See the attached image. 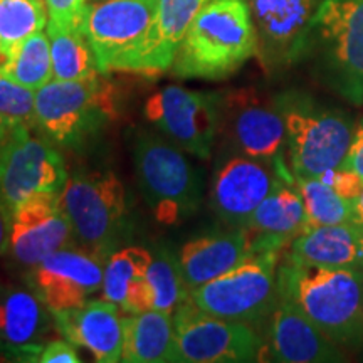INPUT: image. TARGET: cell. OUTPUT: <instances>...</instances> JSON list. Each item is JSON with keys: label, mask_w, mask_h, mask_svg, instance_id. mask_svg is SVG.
I'll return each instance as SVG.
<instances>
[{"label": "cell", "mask_w": 363, "mask_h": 363, "mask_svg": "<svg viewBox=\"0 0 363 363\" xmlns=\"http://www.w3.org/2000/svg\"><path fill=\"white\" fill-rule=\"evenodd\" d=\"M278 289L338 347H363V267L284 259L278 267Z\"/></svg>", "instance_id": "obj_1"}, {"label": "cell", "mask_w": 363, "mask_h": 363, "mask_svg": "<svg viewBox=\"0 0 363 363\" xmlns=\"http://www.w3.org/2000/svg\"><path fill=\"white\" fill-rule=\"evenodd\" d=\"M256 54L257 33L247 0H211L190 24L170 69L177 78L219 81Z\"/></svg>", "instance_id": "obj_2"}, {"label": "cell", "mask_w": 363, "mask_h": 363, "mask_svg": "<svg viewBox=\"0 0 363 363\" xmlns=\"http://www.w3.org/2000/svg\"><path fill=\"white\" fill-rule=\"evenodd\" d=\"M104 74L76 81L52 79L35 91V130L62 148H81L118 115L116 88Z\"/></svg>", "instance_id": "obj_3"}, {"label": "cell", "mask_w": 363, "mask_h": 363, "mask_svg": "<svg viewBox=\"0 0 363 363\" xmlns=\"http://www.w3.org/2000/svg\"><path fill=\"white\" fill-rule=\"evenodd\" d=\"M306 54H315L318 74L331 91L363 104V0H321Z\"/></svg>", "instance_id": "obj_4"}, {"label": "cell", "mask_w": 363, "mask_h": 363, "mask_svg": "<svg viewBox=\"0 0 363 363\" xmlns=\"http://www.w3.org/2000/svg\"><path fill=\"white\" fill-rule=\"evenodd\" d=\"M61 203L76 246L108 259L128 238L126 192L113 172H83L69 177L61 192Z\"/></svg>", "instance_id": "obj_5"}, {"label": "cell", "mask_w": 363, "mask_h": 363, "mask_svg": "<svg viewBox=\"0 0 363 363\" xmlns=\"http://www.w3.org/2000/svg\"><path fill=\"white\" fill-rule=\"evenodd\" d=\"M133 160L140 189L157 222L179 225L199 211L201 175L180 147L143 131L135 140Z\"/></svg>", "instance_id": "obj_6"}, {"label": "cell", "mask_w": 363, "mask_h": 363, "mask_svg": "<svg viewBox=\"0 0 363 363\" xmlns=\"http://www.w3.org/2000/svg\"><path fill=\"white\" fill-rule=\"evenodd\" d=\"M279 104L294 175L320 177L340 169L355 133L350 118L298 93L279 96Z\"/></svg>", "instance_id": "obj_7"}, {"label": "cell", "mask_w": 363, "mask_h": 363, "mask_svg": "<svg viewBox=\"0 0 363 363\" xmlns=\"http://www.w3.org/2000/svg\"><path fill=\"white\" fill-rule=\"evenodd\" d=\"M279 251H262L219 278L192 289L189 299L208 315L222 320L257 323L271 316L279 299Z\"/></svg>", "instance_id": "obj_8"}, {"label": "cell", "mask_w": 363, "mask_h": 363, "mask_svg": "<svg viewBox=\"0 0 363 363\" xmlns=\"http://www.w3.org/2000/svg\"><path fill=\"white\" fill-rule=\"evenodd\" d=\"M67 179L61 152L34 130L16 125L0 143V203L9 214L38 194H61Z\"/></svg>", "instance_id": "obj_9"}, {"label": "cell", "mask_w": 363, "mask_h": 363, "mask_svg": "<svg viewBox=\"0 0 363 363\" xmlns=\"http://www.w3.org/2000/svg\"><path fill=\"white\" fill-rule=\"evenodd\" d=\"M172 315L180 362L249 363L262 360L266 345L251 325L208 315L189 298Z\"/></svg>", "instance_id": "obj_10"}, {"label": "cell", "mask_w": 363, "mask_h": 363, "mask_svg": "<svg viewBox=\"0 0 363 363\" xmlns=\"http://www.w3.org/2000/svg\"><path fill=\"white\" fill-rule=\"evenodd\" d=\"M219 135L238 155L281 160L286 125L279 98H267L251 88L220 93Z\"/></svg>", "instance_id": "obj_11"}, {"label": "cell", "mask_w": 363, "mask_h": 363, "mask_svg": "<svg viewBox=\"0 0 363 363\" xmlns=\"http://www.w3.org/2000/svg\"><path fill=\"white\" fill-rule=\"evenodd\" d=\"M220 93L167 86L145 103V116L184 152L207 160L219 135Z\"/></svg>", "instance_id": "obj_12"}, {"label": "cell", "mask_w": 363, "mask_h": 363, "mask_svg": "<svg viewBox=\"0 0 363 363\" xmlns=\"http://www.w3.org/2000/svg\"><path fill=\"white\" fill-rule=\"evenodd\" d=\"M160 0H103L88 2L81 27L88 35L101 74L120 71L152 26Z\"/></svg>", "instance_id": "obj_13"}, {"label": "cell", "mask_w": 363, "mask_h": 363, "mask_svg": "<svg viewBox=\"0 0 363 363\" xmlns=\"http://www.w3.org/2000/svg\"><path fill=\"white\" fill-rule=\"evenodd\" d=\"M104 262L83 247L67 246L30 267L26 283L51 311L71 310L101 291Z\"/></svg>", "instance_id": "obj_14"}, {"label": "cell", "mask_w": 363, "mask_h": 363, "mask_svg": "<svg viewBox=\"0 0 363 363\" xmlns=\"http://www.w3.org/2000/svg\"><path fill=\"white\" fill-rule=\"evenodd\" d=\"M283 162L246 155L227 157L217 167L211 189V207L225 225L246 227L256 208L278 182Z\"/></svg>", "instance_id": "obj_15"}, {"label": "cell", "mask_w": 363, "mask_h": 363, "mask_svg": "<svg viewBox=\"0 0 363 363\" xmlns=\"http://www.w3.org/2000/svg\"><path fill=\"white\" fill-rule=\"evenodd\" d=\"M74 233L61 203V194H38L11 214L7 254L29 271L59 249L72 246Z\"/></svg>", "instance_id": "obj_16"}, {"label": "cell", "mask_w": 363, "mask_h": 363, "mask_svg": "<svg viewBox=\"0 0 363 363\" xmlns=\"http://www.w3.org/2000/svg\"><path fill=\"white\" fill-rule=\"evenodd\" d=\"M321 0H249L257 54L267 69H283L306 56L308 33Z\"/></svg>", "instance_id": "obj_17"}, {"label": "cell", "mask_w": 363, "mask_h": 363, "mask_svg": "<svg viewBox=\"0 0 363 363\" xmlns=\"http://www.w3.org/2000/svg\"><path fill=\"white\" fill-rule=\"evenodd\" d=\"M52 328V311L29 284L0 283V347L6 360L38 362Z\"/></svg>", "instance_id": "obj_18"}, {"label": "cell", "mask_w": 363, "mask_h": 363, "mask_svg": "<svg viewBox=\"0 0 363 363\" xmlns=\"http://www.w3.org/2000/svg\"><path fill=\"white\" fill-rule=\"evenodd\" d=\"M211 0H160L152 26L120 71L158 74L169 71L197 13Z\"/></svg>", "instance_id": "obj_19"}, {"label": "cell", "mask_w": 363, "mask_h": 363, "mask_svg": "<svg viewBox=\"0 0 363 363\" xmlns=\"http://www.w3.org/2000/svg\"><path fill=\"white\" fill-rule=\"evenodd\" d=\"M269 318L267 348L274 362L333 363L345 360L342 347L331 342L289 299L279 296Z\"/></svg>", "instance_id": "obj_20"}, {"label": "cell", "mask_w": 363, "mask_h": 363, "mask_svg": "<svg viewBox=\"0 0 363 363\" xmlns=\"http://www.w3.org/2000/svg\"><path fill=\"white\" fill-rule=\"evenodd\" d=\"M56 330L74 347L86 348L99 363L121 362L123 318L108 299H88L71 310L52 311Z\"/></svg>", "instance_id": "obj_21"}, {"label": "cell", "mask_w": 363, "mask_h": 363, "mask_svg": "<svg viewBox=\"0 0 363 363\" xmlns=\"http://www.w3.org/2000/svg\"><path fill=\"white\" fill-rule=\"evenodd\" d=\"M244 229L254 244V251H279L288 247L308 229V219L296 182L284 167L269 195L256 208Z\"/></svg>", "instance_id": "obj_22"}, {"label": "cell", "mask_w": 363, "mask_h": 363, "mask_svg": "<svg viewBox=\"0 0 363 363\" xmlns=\"http://www.w3.org/2000/svg\"><path fill=\"white\" fill-rule=\"evenodd\" d=\"M252 254H256L254 244L244 227H230L227 233L190 240L179 252L189 293L239 266Z\"/></svg>", "instance_id": "obj_23"}, {"label": "cell", "mask_w": 363, "mask_h": 363, "mask_svg": "<svg viewBox=\"0 0 363 363\" xmlns=\"http://www.w3.org/2000/svg\"><path fill=\"white\" fill-rule=\"evenodd\" d=\"M362 222L308 227L288 246L286 259L321 267H362Z\"/></svg>", "instance_id": "obj_24"}, {"label": "cell", "mask_w": 363, "mask_h": 363, "mask_svg": "<svg viewBox=\"0 0 363 363\" xmlns=\"http://www.w3.org/2000/svg\"><path fill=\"white\" fill-rule=\"evenodd\" d=\"M152 251L140 246L116 249L104 262L101 293L125 315L152 310L148 269Z\"/></svg>", "instance_id": "obj_25"}, {"label": "cell", "mask_w": 363, "mask_h": 363, "mask_svg": "<svg viewBox=\"0 0 363 363\" xmlns=\"http://www.w3.org/2000/svg\"><path fill=\"white\" fill-rule=\"evenodd\" d=\"M123 352L126 363L180 362L174 315L147 310L123 316ZM182 363V362H180Z\"/></svg>", "instance_id": "obj_26"}, {"label": "cell", "mask_w": 363, "mask_h": 363, "mask_svg": "<svg viewBox=\"0 0 363 363\" xmlns=\"http://www.w3.org/2000/svg\"><path fill=\"white\" fill-rule=\"evenodd\" d=\"M45 30L51 43L54 79L76 81L101 74L88 35L81 27V16L71 24L48 21Z\"/></svg>", "instance_id": "obj_27"}, {"label": "cell", "mask_w": 363, "mask_h": 363, "mask_svg": "<svg viewBox=\"0 0 363 363\" xmlns=\"http://www.w3.org/2000/svg\"><path fill=\"white\" fill-rule=\"evenodd\" d=\"M0 74L33 91L52 81V56L48 33L40 30L27 38L11 56L0 62Z\"/></svg>", "instance_id": "obj_28"}, {"label": "cell", "mask_w": 363, "mask_h": 363, "mask_svg": "<svg viewBox=\"0 0 363 363\" xmlns=\"http://www.w3.org/2000/svg\"><path fill=\"white\" fill-rule=\"evenodd\" d=\"M48 21L44 0H0V62L27 38L44 30Z\"/></svg>", "instance_id": "obj_29"}, {"label": "cell", "mask_w": 363, "mask_h": 363, "mask_svg": "<svg viewBox=\"0 0 363 363\" xmlns=\"http://www.w3.org/2000/svg\"><path fill=\"white\" fill-rule=\"evenodd\" d=\"M296 187L305 202L308 227L335 225L355 219V201L343 197L315 177H296Z\"/></svg>", "instance_id": "obj_30"}, {"label": "cell", "mask_w": 363, "mask_h": 363, "mask_svg": "<svg viewBox=\"0 0 363 363\" xmlns=\"http://www.w3.org/2000/svg\"><path fill=\"white\" fill-rule=\"evenodd\" d=\"M148 283L152 291V310L174 313L175 308L189 298L179 254L167 247L152 252Z\"/></svg>", "instance_id": "obj_31"}, {"label": "cell", "mask_w": 363, "mask_h": 363, "mask_svg": "<svg viewBox=\"0 0 363 363\" xmlns=\"http://www.w3.org/2000/svg\"><path fill=\"white\" fill-rule=\"evenodd\" d=\"M0 115L12 123L35 130V91L0 74Z\"/></svg>", "instance_id": "obj_32"}, {"label": "cell", "mask_w": 363, "mask_h": 363, "mask_svg": "<svg viewBox=\"0 0 363 363\" xmlns=\"http://www.w3.org/2000/svg\"><path fill=\"white\" fill-rule=\"evenodd\" d=\"M315 179L326 182L331 189L337 190V192L340 195H343V197L352 199V201L360 197V194L363 192V179H360V177L350 169H345V167L325 172L323 175L315 177Z\"/></svg>", "instance_id": "obj_33"}, {"label": "cell", "mask_w": 363, "mask_h": 363, "mask_svg": "<svg viewBox=\"0 0 363 363\" xmlns=\"http://www.w3.org/2000/svg\"><path fill=\"white\" fill-rule=\"evenodd\" d=\"M79 353L66 338L49 340L38 357V363H79Z\"/></svg>", "instance_id": "obj_34"}, {"label": "cell", "mask_w": 363, "mask_h": 363, "mask_svg": "<svg viewBox=\"0 0 363 363\" xmlns=\"http://www.w3.org/2000/svg\"><path fill=\"white\" fill-rule=\"evenodd\" d=\"M49 21L57 24H71L79 19L88 0H44Z\"/></svg>", "instance_id": "obj_35"}, {"label": "cell", "mask_w": 363, "mask_h": 363, "mask_svg": "<svg viewBox=\"0 0 363 363\" xmlns=\"http://www.w3.org/2000/svg\"><path fill=\"white\" fill-rule=\"evenodd\" d=\"M342 167L350 169L360 179H363V123L353 133L350 150H348V155L345 158V163Z\"/></svg>", "instance_id": "obj_36"}, {"label": "cell", "mask_w": 363, "mask_h": 363, "mask_svg": "<svg viewBox=\"0 0 363 363\" xmlns=\"http://www.w3.org/2000/svg\"><path fill=\"white\" fill-rule=\"evenodd\" d=\"M11 239V214L0 203V257L6 256Z\"/></svg>", "instance_id": "obj_37"}, {"label": "cell", "mask_w": 363, "mask_h": 363, "mask_svg": "<svg viewBox=\"0 0 363 363\" xmlns=\"http://www.w3.org/2000/svg\"><path fill=\"white\" fill-rule=\"evenodd\" d=\"M16 126V123H12V121H9L7 118H4L0 115V143L4 142V140L7 138V135L11 133V130Z\"/></svg>", "instance_id": "obj_38"}, {"label": "cell", "mask_w": 363, "mask_h": 363, "mask_svg": "<svg viewBox=\"0 0 363 363\" xmlns=\"http://www.w3.org/2000/svg\"><path fill=\"white\" fill-rule=\"evenodd\" d=\"M355 219L358 222H363V192L360 197L355 199Z\"/></svg>", "instance_id": "obj_39"}, {"label": "cell", "mask_w": 363, "mask_h": 363, "mask_svg": "<svg viewBox=\"0 0 363 363\" xmlns=\"http://www.w3.org/2000/svg\"><path fill=\"white\" fill-rule=\"evenodd\" d=\"M88 2H91V4H94V2H103V0H88Z\"/></svg>", "instance_id": "obj_40"}, {"label": "cell", "mask_w": 363, "mask_h": 363, "mask_svg": "<svg viewBox=\"0 0 363 363\" xmlns=\"http://www.w3.org/2000/svg\"><path fill=\"white\" fill-rule=\"evenodd\" d=\"M362 227H363V222H362ZM362 244H363V234H362ZM362 267H363V261H362Z\"/></svg>", "instance_id": "obj_41"}, {"label": "cell", "mask_w": 363, "mask_h": 363, "mask_svg": "<svg viewBox=\"0 0 363 363\" xmlns=\"http://www.w3.org/2000/svg\"><path fill=\"white\" fill-rule=\"evenodd\" d=\"M0 357H2V347H0Z\"/></svg>", "instance_id": "obj_42"}]
</instances>
